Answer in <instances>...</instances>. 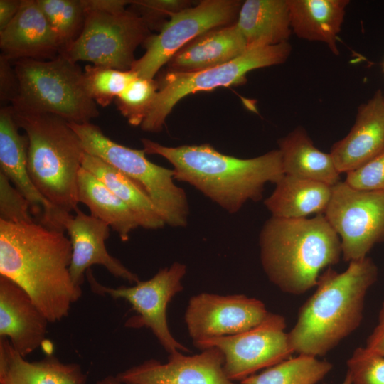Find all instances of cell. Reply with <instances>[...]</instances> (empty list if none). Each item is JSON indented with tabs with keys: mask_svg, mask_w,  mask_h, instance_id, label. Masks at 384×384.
Masks as SVG:
<instances>
[{
	"mask_svg": "<svg viewBox=\"0 0 384 384\" xmlns=\"http://www.w3.org/2000/svg\"><path fill=\"white\" fill-rule=\"evenodd\" d=\"M49 324L22 287L0 275V337L26 358L43 344Z\"/></svg>",
	"mask_w": 384,
	"mask_h": 384,
	"instance_id": "18",
	"label": "cell"
},
{
	"mask_svg": "<svg viewBox=\"0 0 384 384\" xmlns=\"http://www.w3.org/2000/svg\"><path fill=\"white\" fill-rule=\"evenodd\" d=\"M82 167L94 174L129 208L139 227L156 230L166 225L147 193L125 174L102 159L87 153L84 155Z\"/></svg>",
	"mask_w": 384,
	"mask_h": 384,
	"instance_id": "27",
	"label": "cell"
},
{
	"mask_svg": "<svg viewBox=\"0 0 384 384\" xmlns=\"http://www.w3.org/2000/svg\"><path fill=\"white\" fill-rule=\"evenodd\" d=\"M11 60L0 55V100L1 102L11 103L18 92V80Z\"/></svg>",
	"mask_w": 384,
	"mask_h": 384,
	"instance_id": "37",
	"label": "cell"
},
{
	"mask_svg": "<svg viewBox=\"0 0 384 384\" xmlns=\"http://www.w3.org/2000/svg\"><path fill=\"white\" fill-rule=\"evenodd\" d=\"M264 303L244 294L201 293L192 297L185 321L193 343L247 331L268 315Z\"/></svg>",
	"mask_w": 384,
	"mask_h": 384,
	"instance_id": "14",
	"label": "cell"
},
{
	"mask_svg": "<svg viewBox=\"0 0 384 384\" xmlns=\"http://www.w3.org/2000/svg\"><path fill=\"white\" fill-rule=\"evenodd\" d=\"M75 215H67L64 230L69 235L72 246L70 273L73 282L81 287L91 266H103L114 277L131 284L139 282V277L111 255L105 246L110 226L102 220L77 209Z\"/></svg>",
	"mask_w": 384,
	"mask_h": 384,
	"instance_id": "17",
	"label": "cell"
},
{
	"mask_svg": "<svg viewBox=\"0 0 384 384\" xmlns=\"http://www.w3.org/2000/svg\"><path fill=\"white\" fill-rule=\"evenodd\" d=\"M331 192L332 186L326 183L284 174L265 205L273 217L306 218L324 213Z\"/></svg>",
	"mask_w": 384,
	"mask_h": 384,
	"instance_id": "25",
	"label": "cell"
},
{
	"mask_svg": "<svg viewBox=\"0 0 384 384\" xmlns=\"http://www.w3.org/2000/svg\"><path fill=\"white\" fill-rule=\"evenodd\" d=\"M186 273V266L176 262L160 270L151 279L139 281L132 287L103 285L96 279L91 269L87 271L86 277L94 293L122 299L132 305L137 315L126 321V326L150 329L166 352L173 353L188 351L172 336L166 319L167 306L183 290L181 281Z\"/></svg>",
	"mask_w": 384,
	"mask_h": 384,
	"instance_id": "10",
	"label": "cell"
},
{
	"mask_svg": "<svg viewBox=\"0 0 384 384\" xmlns=\"http://www.w3.org/2000/svg\"><path fill=\"white\" fill-rule=\"evenodd\" d=\"M86 11H117L126 9L131 1L124 0H83Z\"/></svg>",
	"mask_w": 384,
	"mask_h": 384,
	"instance_id": "39",
	"label": "cell"
},
{
	"mask_svg": "<svg viewBox=\"0 0 384 384\" xmlns=\"http://www.w3.org/2000/svg\"><path fill=\"white\" fill-rule=\"evenodd\" d=\"M71 257L64 231L36 220H0V275L22 287L50 324L67 317L82 296L70 276Z\"/></svg>",
	"mask_w": 384,
	"mask_h": 384,
	"instance_id": "1",
	"label": "cell"
},
{
	"mask_svg": "<svg viewBox=\"0 0 384 384\" xmlns=\"http://www.w3.org/2000/svg\"><path fill=\"white\" fill-rule=\"evenodd\" d=\"M383 71H384V63H383Z\"/></svg>",
	"mask_w": 384,
	"mask_h": 384,
	"instance_id": "43",
	"label": "cell"
},
{
	"mask_svg": "<svg viewBox=\"0 0 384 384\" xmlns=\"http://www.w3.org/2000/svg\"><path fill=\"white\" fill-rule=\"evenodd\" d=\"M190 1L183 0H140L131 1L135 9H132L138 14L149 28L166 17L189 7Z\"/></svg>",
	"mask_w": 384,
	"mask_h": 384,
	"instance_id": "36",
	"label": "cell"
},
{
	"mask_svg": "<svg viewBox=\"0 0 384 384\" xmlns=\"http://www.w3.org/2000/svg\"><path fill=\"white\" fill-rule=\"evenodd\" d=\"M342 384H351L350 375L347 373Z\"/></svg>",
	"mask_w": 384,
	"mask_h": 384,
	"instance_id": "42",
	"label": "cell"
},
{
	"mask_svg": "<svg viewBox=\"0 0 384 384\" xmlns=\"http://www.w3.org/2000/svg\"><path fill=\"white\" fill-rule=\"evenodd\" d=\"M344 181L356 189L384 191V152L348 173Z\"/></svg>",
	"mask_w": 384,
	"mask_h": 384,
	"instance_id": "35",
	"label": "cell"
},
{
	"mask_svg": "<svg viewBox=\"0 0 384 384\" xmlns=\"http://www.w3.org/2000/svg\"><path fill=\"white\" fill-rule=\"evenodd\" d=\"M383 100H384V93L383 94Z\"/></svg>",
	"mask_w": 384,
	"mask_h": 384,
	"instance_id": "44",
	"label": "cell"
},
{
	"mask_svg": "<svg viewBox=\"0 0 384 384\" xmlns=\"http://www.w3.org/2000/svg\"><path fill=\"white\" fill-rule=\"evenodd\" d=\"M95 384H122L116 375H109L97 380Z\"/></svg>",
	"mask_w": 384,
	"mask_h": 384,
	"instance_id": "41",
	"label": "cell"
},
{
	"mask_svg": "<svg viewBox=\"0 0 384 384\" xmlns=\"http://www.w3.org/2000/svg\"><path fill=\"white\" fill-rule=\"evenodd\" d=\"M324 216L341 237L346 262L366 257L384 242V191L356 189L340 181L332 186Z\"/></svg>",
	"mask_w": 384,
	"mask_h": 384,
	"instance_id": "12",
	"label": "cell"
},
{
	"mask_svg": "<svg viewBox=\"0 0 384 384\" xmlns=\"http://www.w3.org/2000/svg\"><path fill=\"white\" fill-rule=\"evenodd\" d=\"M377 277L378 268L367 257L351 261L343 272L331 267L323 272L287 333L293 352L322 356L352 334L361 323L366 293Z\"/></svg>",
	"mask_w": 384,
	"mask_h": 384,
	"instance_id": "3",
	"label": "cell"
},
{
	"mask_svg": "<svg viewBox=\"0 0 384 384\" xmlns=\"http://www.w3.org/2000/svg\"><path fill=\"white\" fill-rule=\"evenodd\" d=\"M11 109L0 110V172L26 198L31 214L43 225L64 231L63 220L68 212L52 205L37 189L28 170V138L18 132Z\"/></svg>",
	"mask_w": 384,
	"mask_h": 384,
	"instance_id": "16",
	"label": "cell"
},
{
	"mask_svg": "<svg viewBox=\"0 0 384 384\" xmlns=\"http://www.w3.org/2000/svg\"><path fill=\"white\" fill-rule=\"evenodd\" d=\"M37 3L56 34L60 50L77 39L87 14L83 0H37Z\"/></svg>",
	"mask_w": 384,
	"mask_h": 384,
	"instance_id": "30",
	"label": "cell"
},
{
	"mask_svg": "<svg viewBox=\"0 0 384 384\" xmlns=\"http://www.w3.org/2000/svg\"><path fill=\"white\" fill-rule=\"evenodd\" d=\"M141 142L146 154L161 156L171 164L174 180L193 186L230 213L249 200H260L265 183H277L284 175L279 149L239 159L208 144L171 147L146 138Z\"/></svg>",
	"mask_w": 384,
	"mask_h": 384,
	"instance_id": "2",
	"label": "cell"
},
{
	"mask_svg": "<svg viewBox=\"0 0 384 384\" xmlns=\"http://www.w3.org/2000/svg\"><path fill=\"white\" fill-rule=\"evenodd\" d=\"M150 36L147 23L132 9L87 11L80 34L59 53L75 63L129 70L135 50Z\"/></svg>",
	"mask_w": 384,
	"mask_h": 384,
	"instance_id": "9",
	"label": "cell"
},
{
	"mask_svg": "<svg viewBox=\"0 0 384 384\" xmlns=\"http://www.w3.org/2000/svg\"><path fill=\"white\" fill-rule=\"evenodd\" d=\"M87 375L80 365L65 363L48 355L28 361L9 341L0 337V384H86Z\"/></svg>",
	"mask_w": 384,
	"mask_h": 384,
	"instance_id": "22",
	"label": "cell"
},
{
	"mask_svg": "<svg viewBox=\"0 0 384 384\" xmlns=\"http://www.w3.org/2000/svg\"><path fill=\"white\" fill-rule=\"evenodd\" d=\"M378 90L361 105L349 133L331 147L330 154L340 173H349L384 152V100Z\"/></svg>",
	"mask_w": 384,
	"mask_h": 384,
	"instance_id": "19",
	"label": "cell"
},
{
	"mask_svg": "<svg viewBox=\"0 0 384 384\" xmlns=\"http://www.w3.org/2000/svg\"><path fill=\"white\" fill-rule=\"evenodd\" d=\"M285 318L270 313L256 326L234 335L193 343L201 350L219 348L224 356L223 369L231 380H242L256 371L276 365L294 353L290 347Z\"/></svg>",
	"mask_w": 384,
	"mask_h": 384,
	"instance_id": "13",
	"label": "cell"
},
{
	"mask_svg": "<svg viewBox=\"0 0 384 384\" xmlns=\"http://www.w3.org/2000/svg\"><path fill=\"white\" fill-rule=\"evenodd\" d=\"M11 109L28 138V170L35 186L58 210L75 211L78 176L85 154L80 137L59 116Z\"/></svg>",
	"mask_w": 384,
	"mask_h": 384,
	"instance_id": "5",
	"label": "cell"
},
{
	"mask_svg": "<svg viewBox=\"0 0 384 384\" xmlns=\"http://www.w3.org/2000/svg\"><path fill=\"white\" fill-rule=\"evenodd\" d=\"M1 55L11 61L49 60L59 54V40L37 0H22L9 24L0 31Z\"/></svg>",
	"mask_w": 384,
	"mask_h": 384,
	"instance_id": "20",
	"label": "cell"
},
{
	"mask_svg": "<svg viewBox=\"0 0 384 384\" xmlns=\"http://www.w3.org/2000/svg\"><path fill=\"white\" fill-rule=\"evenodd\" d=\"M157 90L156 80L137 76L115 99L118 110L129 124L141 125L150 109Z\"/></svg>",
	"mask_w": 384,
	"mask_h": 384,
	"instance_id": "32",
	"label": "cell"
},
{
	"mask_svg": "<svg viewBox=\"0 0 384 384\" xmlns=\"http://www.w3.org/2000/svg\"><path fill=\"white\" fill-rule=\"evenodd\" d=\"M247 50L246 41L234 23L210 30L190 41L168 62L167 70H204L232 61Z\"/></svg>",
	"mask_w": 384,
	"mask_h": 384,
	"instance_id": "21",
	"label": "cell"
},
{
	"mask_svg": "<svg viewBox=\"0 0 384 384\" xmlns=\"http://www.w3.org/2000/svg\"><path fill=\"white\" fill-rule=\"evenodd\" d=\"M235 23L247 49L288 42L292 28L287 0H247Z\"/></svg>",
	"mask_w": 384,
	"mask_h": 384,
	"instance_id": "23",
	"label": "cell"
},
{
	"mask_svg": "<svg viewBox=\"0 0 384 384\" xmlns=\"http://www.w3.org/2000/svg\"><path fill=\"white\" fill-rule=\"evenodd\" d=\"M22 4V0H0V31L14 19Z\"/></svg>",
	"mask_w": 384,
	"mask_h": 384,
	"instance_id": "40",
	"label": "cell"
},
{
	"mask_svg": "<svg viewBox=\"0 0 384 384\" xmlns=\"http://www.w3.org/2000/svg\"><path fill=\"white\" fill-rule=\"evenodd\" d=\"M78 202L87 206L90 215L107 223L122 241L127 242L130 233L139 227L129 208L94 174L81 168L78 176Z\"/></svg>",
	"mask_w": 384,
	"mask_h": 384,
	"instance_id": "28",
	"label": "cell"
},
{
	"mask_svg": "<svg viewBox=\"0 0 384 384\" xmlns=\"http://www.w3.org/2000/svg\"><path fill=\"white\" fill-rule=\"evenodd\" d=\"M284 174L312 180L331 186L340 181L331 155L316 148L302 127L278 141Z\"/></svg>",
	"mask_w": 384,
	"mask_h": 384,
	"instance_id": "26",
	"label": "cell"
},
{
	"mask_svg": "<svg viewBox=\"0 0 384 384\" xmlns=\"http://www.w3.org/2000/svg\"><path fill=\"white\" fill-rule=\"evenodd\" d=\"M365 347L384 356V302L379 311L378 324L368 336Z\"/></svg>",
	"mask_w": 384,
	"mask_h": 384,
	"instance_id": "38",
	"label": "cell"
},
{
	"mask_svg": "<svg viewBox=\"0 0 384 384\" xmlns=\"http://www.w3.org/2000/svg\"><path fill=\"white\" fill-rule=\"evenodd\" d=\"M346 365L351 384H384L383 355L366 347H358L348 359Z\"/></svg>",
	"mask_w": 384,
	"mask_h": 384,
	"instance_id": "33",
	"label": "cell"
},
{
	"mask_svg": "<svg viewBox=\"0 0 384 384\" xmlns=\"http://www.w3.org/2000/svg\"><path fill=\"white\" fill-rule=\"evenodd\" d=\"M242 4L236 0H203L172 15L159 33L145 41L146 51L131 70L139 77L154 79L161 67L190 41L210 30L235 23Z\"/></svg>",
	"mask_w": 384,
	"mask_h": 384,
	"instance_id": "11",
	"label": "cell"
},
{
	"mask_svg": "<svg viewBox=\"0 0 384 384\" xmlns=\"http://www.w3.org/2000/svg\"><path fill=\"white\" fill-rule=\"evenodd\" d=\"M291 28L300 38L326 43L338 54L336 40L343 21L347 0H287Z\"/></svg>",
	"mask_w": 384,
	"mask_h": 384,
	"instance_id": "24",
	"label": "cell"
},
{
	"mask_svg": "<svg viewBox=\"0 0 384 384\" xmlns=\"http://www.w3.org/2000/svg\"><path fill=\"white\" fill-rule=\"evenodd\" d=\"M68 123L80 137L85 153L102 159L136 182L149 196L166 224L187 225L188 200L184 190L174 182V169L152 163L143 149L115 142L91 122Z\"/></svg>",
	"mask_w": 384,
	"mask_h": 384,
	"instance_id": "7",
	"label": "cell"
},
{
	"mask_svg": "<svg viewBox=\"0 0 384 384\" xmlns=\"http://www.w3.org/2000/svg\"><path fill=\"white\" fill-rule=\"evenodd\" d=\"M26 198L0 172V220L10 223L36 220Z\"/></svg>",
	"mask_w": 384,
	"mask_h": 384,
	"instance_id": "34",
	"label": "cell"
},
{
	"mask_svg": "<svg viewBox=\"0 0 384 384\" xmlns=\"http://www.w3.org/2000/svg\"><path fill=\"white\" fill-rule=\"evenodd\" d=\"M222 351L211 347L193 356L169 353L161 363L149 359L116 375L122 384H236L225 375Z\"/></svg>",
	"mask_w": 384,
	"mask_h": 384,
	"instance_id": "15",
	"label": "cell"
},
{
	"mask_svg": "<svg viewBox=\"0 0 384 384\" xmlns=\"http://www.w3.org/2000/svg\"><path fill=\"white\" fill-rule=\"evenodd\" d=\"M260 260L282 292L299 295L315 287L320 272L337 264L341 240L324 215L312 218L272 217L260 234Z\"/></svg>",
	"mask_w": 384,
	"mask_h": 384,
	"instance_id": "4",
	"label": "cell"
},
{
	"mask_svg": "<svg viewBox=\"0 0 384 384\" xmlns=\"http://www.w3.org/2000/svg\"><path fill=\"white\" fill-rule=\"evenodd\" d=\"M85 83L92 100L106 107L115 100L138 75L129 70L87 65L84 70Z\"/></svg>",
	"mask_w": 384,
	"mask_h": 384,
	"instance_id": "31",
	"label": "cell"
},
{
	"mask_svg": "<svg viewBox=\"0 0 384 384\" xmlns=\"http://www.w3.org/2000/svg\"><path fill=\"white\" fill-rule=\"evenodd\" d=\"M292 46L289 42L249 48L242 55L223 65L192 73L166 71L157 81L158 90L140 125L142 130L159 132L167 116L183 97L200 91L243 83L250 71L284 63Z\"/></svg>",
	"mask_w": 384,
	"mask_h": 384,
	"instance_id": "8",
	"label": "cell"
},
{
	"mask_svg": "<svg viewBox=\"0 0 384 384\" xmlns=\"http://www.w3.org/2000/svg\"><path fill=\"white\" fill-rule=\"evenodd\" d=\"M14 67L18 92L11 103L13 108L52 114L77 124L99 116L85 86L84 70L64 55L49 60L20 59Z\"/></svg>",
	"mask_w": 384,
	"mask_h": 384,
	"instance_id": "6",
	"label": "cell"
},
{
	"mask_svg": "<svg viewBox=\"0 0 384 384\" xmlns=\"http://www.w3.org/2000/svg\"><path fill=\"white\" fill-rule=\"evenodd\" d=\"M332 364L316 357L299 354L252 375L240 384H317L331 370Z\"/></svg>",
	"mask_w": 384,
	"mask_h": 384,
	"instance_id": "29",
	"label": "cell"
}]
</instances>
